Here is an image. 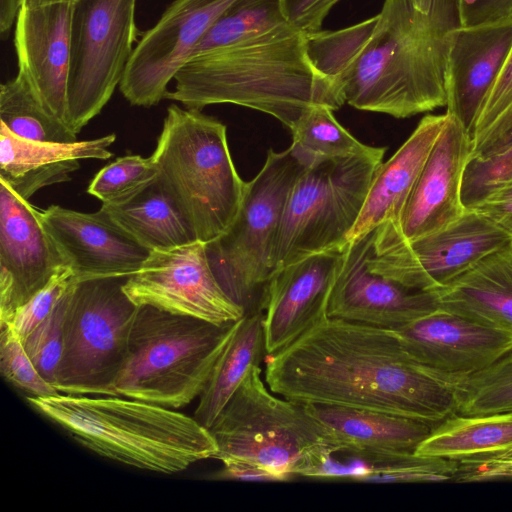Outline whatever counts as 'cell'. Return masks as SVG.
I'll return each instance as SVG.
<instances>
[{
	"label": "cell",
	"mask_w": 512,
	"mask_h": 512,
	"mask_svg": "<svg viewBox=\"0 0 512 512\" xmlns=\"http://www.w3.org/2000/svg\"><path fill=\"white\" fill-rule=\"evenodd\" d=\"M265 382L300 403L374 410L437 424L455 414L456 382L416 361L391 329L325 317L266 355Z\"/></svg>",
	"instance_id": "1"
},
{
	"label": "cell",
	"mask_w": 512,
	"mask_h": 512,
	"mask_svg": "<svg viewBox=\"0 0 512 512\" xmlns=\"http://www.w3.org/2000/svg\"><path fill=\"white\" fill-rule=\"evenodd\" d=\"M459 0H384L377 21L336 78L345 103L407 118L446 106V66Z\"/></svg>",
	"instance_id": "2"
},
{
	"label": "cell",
	"mask_w": 512,
	"mask_h": 512,
	"mask_svg": "<svg viewBox=\"0 0 512 512\" xmlns=\"http://www.w3.org/2000/svg\"><path fill=\"white\" fill-rule=\"evenodd\" d=\"M165 99L201 110L235 104L278 119L289 129L310 107L339 109L338 84L312 63L306 34L288 23L264 35L185 62Z\"/></svg>",
	"instance_id": "3"
},
{
	"label": "cell",
	"mask_w": 512,
	"mask_h": 512,
	"mask_svg": "<svg viewBox=\"0 0 512 512\" xmlns=\"http://www.w3.org/2000/svg\"><path fill=\"white\" fill-rule=\"evenodd\" d=\"M85 448L136 468L172 474L214 458L208 428L174 409L122 396H26Z\"/></svg>",
	"instance_id": "4"
},
{
	"label": "cell",
	"mask_w": 512,
	"mask_h": 512,
	"mask_svg": "<svg viewBox=\"0 0 512 512\" xmlns=\"http://www.w3.org/2000/svg\"><path fill=\"white\" fill-rule=\"evenodd\" d=\"M151 158L196 239L208 244L220 237L235 219L245 188L226 126L199 109L171 104Z\"/></svg>",
	"instance_id": "5"
},
{
	"label": "cell",
	"mask_w": 512,
	"mask_h": 512,
	"mask_svg": "<svg viewBox=\"0 0 512 512\" xmlns=\"http://www.w3.org/2000/svg\"><path fill=\"white\" fill-rule=\"evenodd\" d=\"M240 320L219 325L139 306L114 396L171 409L188 405L203 392Z\"/></svg>",
	"instance_id": "6"
},
{
	"label": "cell",
	"mask_w": 512,
	"mask_h": 512,
	"mask_svg": "<svg viewBox=\"0 0 512 512\" xmlns=\"http://www.w3.org/2000/svg\"><path fill=\"white\" fill-rule=\"evenodd\" d=\"M261 367H252L209 428L218 451L214 459L242 460L282 482L301 476L310 457L330 446L326 429L304 404L279 398L266 387Z\"/></svg>",
	"instance_id": "7"
},
{
	"label": "cell",
	"mask_w": 512,
	"mask_h": 512,
	"mask_svg": "<svg viewBox=\"0 0 512 512\" xmlns=\"http://www.w3.org/2000/svg\"><path fill=\"white\" fill-rule=\"evenodd\" d=\"M384 153L378 147L370 154L316 160L304 169L286 200L272 249L273 271L348 243Z\"/></svg>",
	"instance_id": "8"
},
{
	"label": "cell",
	"mask_w": 512,
	"mask_h": 512,
	"mask_svg": "<svg viewBox=\"0 0 512 512\" xmlns=\"http://www.w3.org/2000/svg\"><path fill=\"white\" fill-rule=\"evenodd\" d=\"M127 278L77 280L70 289L54 384L60 393L114 396L139 307L123 290Z\"/></svg>",
	"instance_id": "9"
},
{
	"label": "cell",
	"mask_w": 512,
	"mask_h": 512,
	"mask_svg": "<svg viewBox=\"0 0 512 512\" xmlns=\"http://www.w3.org/2000/svg\"><path fill=\"white\" fill-rule=\"evenodd\" d=\"M308 165L293 145L282 152L270 149L262 169L245 182L241 206L229 228L206 244L219 284L246 313L272 274V249L286 200Z\"/></svg>",
	"instance_id": "10"
},
{
	"label": "cell",
	"mask_w": 512,
	"mask_h": 512,
	"mask_svg": "<svg viewBox=\"0 0 512 512\" xmlns=\"http://www.w3.org/2000/svg\"><path fill=\"white\" fill-rule=\"evenodd\" d=\"M136 3H73L66 124L75 134L102 111L120 85L138 41Z\"/></svg>",
	"instance_id": "11"
},
{
	"label": "cell",
	"mask_w": 512,
	"mask_h": 512,
	"mask_svg": "<svg viewBox=\"0 0 512 512\" xmlns=\"http://www.w3.org/2000/svg\"><path fill=\"white\" fill-rule=\"evenodd\" d=\"M512 245V235L485 213L466 208L448 226L413 240L378 226L368 269L405 287L439 291L477 262Z\"/></svg>",
	"instance_id": "12"
},
{
	"label": "cell",
	"mask_w": 512,
	"mask_h": 512,
	"mask_svg": "<svg viewBox=\"0 0 512 512\" xmlns=\"http://www.w3.org/2000/svg\"><path fill=\"white\" fill-rule=\"evenodd\" d=\"M123 290L137 306L149 305L219 325L236 322L246 314L219 284L206 243L201 241L150 251L139 270L128 276Z\"/></svg>",
	"instance_id": "13"
},
{
	"label": "cell",
	"mask_w": 512,
	"mask_h": 512,
	"mask_svg": "<svg viewBox=\"0 0 512 512\" xmlns=\"http://www.w3.org/2000/svg\"><path fill=\"white\" fill-rule=\"evenodd\" d=\"M240 0H174L137 41L119 89L134 106L165 99L168 84L211 26Z\"/></svg>",
	"instance_id": "14"
},
{
	"label": "cell",
	"mask_w": 512,
	"mask_h": 512,
	"mask_svg": "<svg viewBox=\"0 0 512 512\" xmlns=\"http://www.w3.org/2000/svg\"><path fill=\"white\" fill-rule=\"evenodd\" d=\"M373 239L374 231L344 246L327 316L394 330L439 310L438 291L411 289L368 269Z\"/></svg>",
	"instance_id": "15"
},
{
	"label": "cell",
	"mask_w": 512,
	"mask_h": 512,
	"mask_svg": "<svg viewBox=\"0 0 512 512\" xmlns=\"http://www.w3.org/2000/svg\"><path fill=\"white\" fill-rule=\"evenodd\" d=\"M68 268L40 210L0 180V325Z\"/></svg>",
	"instance_id": "16"
},
{
	"label": "cell",
	"mask_w": 512,
	"mask_h": 512,
	"mask_svg": "<svg viewBox=\"0 0 512 512\" xmlns=\"http://www.w3.org/2000/svg\"><path fill=\"white\" fill-rule=\"evenodd\" d=\"M430 150L399 217L379 225L405 240H413L456 221L465 212L461 198L472 138L451 114Z\"/></svg>",
	"instance_id": "17"
},
{
	"label": "cell",
	"mask_w": 512,
	"mask_h": 512,
	"mask_svg": "<svg viewBox=\"0 0 512 512\" xmlns=\"http://www.w3.org/2000/svg\"><path fill=\"white\" fill-rule=\"evenodd\" d=\"M343 248L307 256L272 272L261 303L267 355L288 346L327 317Z\"/></svg>",
	"instance_id": "18"
},
{
	"label": "cell",
	"mask_w": 512,
	"mask_h": 512,
	"mask_svg": "<svg viewBox=\"0 0 512 512\" xmlns=\"http://www.w3.org/2000/svg\"><path fill=\"white\" fill-rule=\"evenodd\" d=\"M393 331L416 361L455 382L512 349V333L442 308Z\"/></svg>",
	"instance_id": "19"
},
{
	"label": "cell",
	"mask_w": 512,
	"mask_h": 512,
	"mask_svg": "<svg viewBox=\"0 0 512 512\" xmlns=\"http://www.w3.org/2000/svg\"><path fill=\"white\" fill-rule=\"evenodd\" d=\"M40 219L78 281L130 276L150 254L102 209L86 213L51 205L40 210Z\"/></svg>",
	"instance_id": "20"
},
{
	"label": "cell",
	"mask_w": 512,
	"mask_h": 512,
	"mask_svg": "<svg viewBox=\"0 0 512 512\" xmlns=\"http://www.w3.org/2000/svg\"><path fill=\"white\" fill-rule=\"evenodd\" d=\"M72 7L73 3L22 4L14 31L17 74L25 79L44 109L65 124Z\"/></svg>",
	"instance_id": "21"
},
{
	"label": "cell",
	"mask_w": 512,
	"mask_h": 512,
	"mask_svg": "<svg viewBox=\"0 0 512 512\" xmlns=\"http://www.w3.org/2000/svg\"><path fill=\"white\" fill-rule=\"evenodd\" d=\"M512 47V19L458 27L452 34L446 66V113L473 139L483 105Z\"/></svg>",
	"instance_id": "22"
},
{
	"label": "cell",
	"mask_w": 512,
	"mask_h": 512,
	"mask_svg": "<svg viewBox=\"0 0 512 512\" xmlns=\"http://www.w3.org/2000/svg\"><path fill=\"white\" fill-rule=\"evenodd\" d=\"M116 140L108 134L75 142H42L20 138L0 124V180L28 200L38 190L69 181L83 159L105 160Z\"/></svg>",
	"instance_id": "23"
},
{
	"label": "cell",
	"mask_w": 512,
	"mask_h": 512,
	"mask_svg": "<svg viewBox=\"0 0 512 512\" xmlns=\"http://www.w3.org/2000/svg\"><path fill=\"white\" fill-rule=\"evenodd\" d=\"M325 429L334 451L358 454L415 452L434 424L368 409L303 403Z\"/></svg>",
	"instance_id": "24"
},
{
	"label": "cell",
	"mask_w": 512,
	"mask_h": 512,
	"mask_svg": "<svg viewBox=\"0 0 512 512\" xmlns=\"http://www.w3.org/2000/svg\"><path fill=\"white\" fill-rule=\"evenodd\" d=\"M446 118V113L423 117L391 158L381 163L348 242L366 236L386 221L397 220Z\"/></svg>",
	"instance_id": "25"
},
{
	"label": "cell",
	"mask_w": 512,
	"mask_h": 512,
	"mask_svg": "<svg viewBox=\"0 0 512 512\" xmlns=\"http://www.w3.org/2000/svg\"><path fill=\"white\" fill-rule=\"evenodd\" d=\"M438 294L442 309L512 333V245L486 256Z\"/></svg>",
	"instance_id": "26"
},
{
	"label": "cell",
	"mask_w": 512,
	"mask_h": 512,
	"mask_svg": "<svg viewBox=\"0 0 512 512\" xmlns=\"http://www.w3.org/2000/svg\"><path fill=\"white\" fill-rule=\"evenodd\" d=\"M100 209L150 251L198 241L158 178L122 200L102 203Z\"/></svg>",
	"instance_id": "27"
},
{
	"label": "cell",
	"mask_w": 512,
	"mask_h": 512,
	"mask_svg": "<svg viewBox=\"0 0 512 512\" xmlns=\"http://www.w3.org/2000/svg\"><path fill=\"white\" fill-rule=\"evenodd\" d=\"M512 451V411L452 414L435 424L415 454L452 461L489 458Z\"/></svg>",
	"instance_id": "28"
},
{
	"label": "cell",
	"mask_w": 512,
	"mask_h": 512,
	"mask_svg": "<svg viewBox=\"0 0 512 512\" xmlns=\"http://www.w3.org/2000/svg\"><path fill=\"white\" fill-rule=\"evenodd\" d=\"M266 355L263 312L246 313L199 396L193 416L195 420L209 429L248 371L254 366H260Z\"/></svg>",
	"instance_id": "29"
},
{
	"label": "cell",
	"mask_w": 512,
	"mask_h": 512,
	"mask_svg": "<svg viewBox=\"0 0 512 512\" xmlns=\"http://www.w3.org/2000/svg\"><path fill=\"white\" fill-rule=\"evenodd\" d=\"M0 124L33 141L75 142L77 134L48 113L23 77L17 74L0 87Z\"/></svg>",
	"instance_id": "30"
},
{
	"label": "cell",
	"mask_w": 512,
	"mask_h": 512,
	"mask_svg": "<svg viewBox=\"0 0 512 512\" xmlns=\"http://www.w3.org/2000/svg\"><path fill=\"white\" fill-rule=\"evenodd\" d=\"M288 23L281 0H240L211 26L189 59L248 41Z\"/></svg>",
	"instance_id": "31"
},
{
	"label": "cell",
	"mask_w": 512,
	"mask_h": 512,
	"mask_svg": "<svg viewBox=\"0 0 512 512\" xmlns=\"http://www.w3.org/2000/svg\"><path fill=\"white\" fill-rule=\"evenodd\" d=\"M333 111L324 105L310 107L290 128L293 139L291 145L308 163L370 154L378 149L353 137L335 119Z\"/></svg>",
	"instance_id": "32"
},
{
	"label": "cell",
	"mask_w": 512,
	"mask_h": 512,
	"mask_svg": "<svg viewBox=\"0 0 512 512\" xmlns=\"http://www.w3.org/2000/svg\"><path fill=\"white\" fill-rule=\"evenodd\" d=\"M455 414L512 411V349L488 367L459 379Z\"/></svg>",
	"instance_id": "33"
},
{
	"label": "cell",
	"mask_w": 512,
	"mask_h": 512,
	"mask_svg": "<svg viewBox=\"0 0 512 512\" xmlns=\"http://www.w3.org/2000/svg\"><path fill=\"white\" fill-rule=\"evenodd\" d=\"M157 168L151 158L128 154L117 158L99 170L87 192L102 203L122 200L157 178Z\"/></svg>",
	"instance_id": "34"
},
{
	"label": "cell",
	"mask_w": 512,
	"mask_h": 512,
	"mask_svg": "<svg viewBox=\"0 0 512 512\" xmlns=\"http://www.w3.org/2000/svg\"><path fill=\"white\" fill-rule=\"evenodd\" d=\"M0 328V371L3 377L27 396L48 397L60 394L41 376L12 327L3 324Z\"/></svg>",
	"instance_id": "35"
},
{
	"label": "cell",
	"mask_w": 512,
	"mask_h": 512,
	"mask_svg": "<svg viewBox=\"0 0 512 512\" xmlns=\"http://www.w3.org/2000/svg\"><path fill=\"white\" fill-rule=\"evenodd\" d=\"M72 286L52 312L22 341L25 351L41 376L53 386L61 358L64 318Z\"/></svg>",
	"instance_id": "36"
},
{
	"label": "cell",
	"mask_w": 512,
	"mask_h": 512,
	"mask_svg": "<svg viewBox=\"0 0 512 512\" xmlns=\"http://www.w3.org/2000/svg\"><path fill=\"white\" fill-rule=\"evenodd\" d=\"M512 181V146L485 158H469L462 181L461 198L474 208L493 191Z\"/></svg>",
	"instance_id": "37"
},
{
	"label": "cell",
	"mask_w": 512,
	"mask_h": 512,
	"mask_svg": "<svg viewBox=\"0 0 512 512\" xmlns=\"http://www.w3.org/2000/svg\"><path fill=\"white\" fill-rule=\"evenodd\" d=\"M77 281L70 268L57 274L41 291L17 310L8 323L23 341L54 309Z\"/></svg>",
	"instance_id": "38"
},
{
	"label": "cell",
	"mask_w": 512,
	"mask_h": 512,
	"mask_svg": "<svg viewBox=\"0 0 512 512\" xmlns=\"http://www.w3.org/2000/svg\"><path fill=\"white\" fill-rule=\"evenodd\" d=\"M512 102V47L476 123L473 139L481 136Z\"/></svg>",
	"instance_id": "39"
},
{
	"label": "cell",
	"mask_w": 512,
	"mask_h": 512,
	"mask_svg": "<svg viewBox=\"0 0 512 512\" xmlns=\"http://www.w3.org/2000/svg\"><path fill=\"white\" fill-rule=\"evenodd\" d=\"M340 0H281L286 19L305 34L318 32Z\"/></svg>",
	"instance_id": "40"
},
{
	"label": "cell",
	"mask_w": 512,
	"mask_h": 512,
	"mask_svg": "<svg viewBox=\"0 0 512 512\" xmlns=\"http://www.w3.org/2000/svg\"><path fill=\"white\" fill-rule=\"evenodd\" d=\"M512 146V102L479 137L472 140L470 158L485 159Z\"/></svg>",
	"instance_id": "41"
},
{
	"label": "cell",
	"mask_w": 512,
	"mask_h": 512,
	"mask_svg": "<svg viewBox=\"0 0 512 512\" xmlns=\"http://www.w3.org/2000/svg\"><path fill=\"white\" fill-rule=\"evenodd\" d=\"M462 27H472L512 19V0H459Z\"/></svg>",
	"instance_id": "42"
},
{
	"label": "cell",
	"mask_w": 512,
	"mask_h": 512,
	"mask_svg": "<svg viewBox=\"0 0 512 512\" xmlns=\"http://www.w3.org/2000/svg\"><path fill=\"white\" fill-rule=\"evenodd\" d=\"M454 481H512V461H500L493 458L459 461Z\"/></svg>",
	"instance_id": "43"
},
{
	"label": "cell",
	"mask_w": 512,
	"mask_h": 512,
	"mask_svg": "<svg viewBox=\"0 0 512 512\" xmlns=\"http://www.w3.org/2000/svg\"><path fill=\"white\" fill-rule=\"evenodd\" d=\"M474 208L491 217L512 235V181L493 191Z\"/></svg>",
	"instance_id": "44"
},
{
	"label": "cell",
	"mask_w": 512,
	"mask_h": 512,
	"mask_svg": "<svg viewBox=\"0 0 512 512\" xmlns=\"http://www.w3.org/2000/svg\"><path fill=\"white\" fill-rule=\"evenodd\" d=\"M223 467L214 473L215 480H240L258 482H282L269 471L246 461L228 459L222 461Z\"/></svg>",
	"instance_id": "45"
},
{
	"label": "cell",
	"mask_w": 512,
	"mask_h": 512,
	"mask_svg": "<svg viewBox=\"0 0 512 512\" xmlns=\"http://www.w3.org/2000/svg\"><path fill=\"white\" fill-rule=\"evenodd\" d=\"M22 0H0V34L5 38L15 24Z\"/></svg>",
	"instance_id": "46"
},
{
	"label": "cell",
	"mask_w": 512,
	"mask_h": 512,
	"mask_svg": "<svg viewBox=\"0 0 512 512\" xmlns=\"http://www.w3.org/2000/svg\"><path fill=\"white\" fill-rule=\"evenodd\" d=\"M76 0H22V4L28 6H40L54 3H74Z\"/></svg>",
	"instance_id": "47"
},
{
	"label": "cell",
	"mask_w": 512,
	"mask_h": 512,
	"mask_svg": "<svg viewBox=\"0 0 512 512\" xmlns=\"http://www.w3.org/2000/svg\"><path fill=\"white\" fill-rule=\"evenodd\" d=\"M412 2L418 11L428 14L431 10L433 0H412Z\"/></svg>",
	"instance_id": "48"
},
{
	"label": "cell",
	"mask_w": 512,
	"mask_h": 512,
	"mask_svg": "<svg viewBox=\"0 0 512 512\" xmlns=\"http://www.w3.org/2000/svg\"><path fill=\"white\" fill-rule=\"evenodd\" d=\"M489 458H493L500 461H512V451Z\"/></svg>",
	"instance_id": "49"
}]
</instances>
